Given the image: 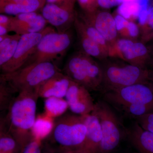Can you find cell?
Returning a JSON list of instances; mask_svg holds the SVG:
<instances>
[{
  "mask_svg": "<svg viewBox=\"0 0 153 153\" xmlns=\"http://www.w3.org/2000/svg\"><path fill=\"white\" fill-rule=\"evenodd\" d=\"M70 0H46V3H54V4H61L68 1Z\"/></svg>",
  "mask_w": 153,
  "mask_h": 153,
  "instance_id": "36",
  "label": "cell"
},
{
  "mask_svg": "<svg viewBox=\"0 0 153 153\" xmlns=\"http://www.w3.org/2000/svg\"><path fill=\"white\" fill-rule=\"evenodd\" d=\"M54 31H55V29L52 27H47L38 33L21 36L14 56L8 63L0 67L2 73L13 72L25 66L35 52L42 38L46 34Z\"/></svg>",
  "mask_w": 153,
  "mask_h": 153,
  "instance_id": "9",
  "label": "cell"
},
{
  "mask_svg": "<svg viewBox=\"0 0 153 153\" xmlns=\"http://www.w3.org/2000/svg\"><path fill=\"white\" fill-rule=\"evenodd\" d=\"M60 71L52 62L33 63L13 72L2 73L0 83L5 85L13 93L38 91L43 83Z\"/></svg>",
  "mask_w": 153,
  "mask_h": 153,
  "instance_id": "2",
  "label": "cell"
},
{
  "mask_svg": "<svg viewBox=\"0 0 153 153\" xmlns=\"http://www.w3.org/2000/svg\"><path fill=\"white\" fill-rule=\"evenodd\" d=\"M48 24L42 14L38 15L33 19L25 22L11 24L10 32H13L20 36L30 33H38L44 30Z\"/></svg>",
  "mask_w": 153,
  "mask_h": 153,
  "instance_id": "17",
  "label": "cell"
},
{
  "mask_svg": "<svg viewBox=\"0 0 153 153\" xmlns=\"http://www.w3.org/2000/svg\"><path fill=\"white\" fill-rule=\"evenodd\" d=\"M55 124L54 118L49 117L45 113L39 115L36 117L32 128L33 137L41 141V140L48 137L50 134Z\"/></svg>",
  "mask_w": 153,
  "mask_h": 153,
  "instance_id": "18",
  "label": "cell"
},
{
  "mask_svg": "<svg viewBox=\"0 0 153 153\" xmlns=\"http://www.w3.org/2000/svg\"><path fill=\"white\" fill-rule=\"evenodd\" d=\"M64 70L71 80L89 91L97 90L103 82V70L84 52H77L71 56Z\"/></svg>",
  "mask_w": 153,
  "mask_h": 153,
  "instance_id": "4",
  "label": "cell"
},
{
  "mask_svg": "<svg viewBox=\"0 0 153 153\" xmlns=\"http://www.w3.org/2000/svg\"><path fill=\"white\" fill-rule=\"evenodd\" d=\"M89 91L86 88L71 80L65 96L68 108L71 112L78 115H83L93 111L95 103Z\"/></svg>",
  "mask_w": 153,
  "mask_h": 153,
  "instance_id": "11",
  "label": "cell"
},
{
  "mask_svg": "<svg viewBox=\"0 0 153 153\" xmlns=\"http://www.w3.org/2000/svg\"><path fill=\"white\" fill-rule=\"evenodd\" d=\"M119 108L126 113L136 118L153 111V106L144 105H128Z\"/></svg>",
  "mask_w": 153,
  "mask_h": 153,
  "instance_id": "24",
  "label": "cell"
},
{
  "mask_svg": "<svg viewBox=\"0 0 153 153\" xmlns=\"http://www.w3.org/2000/svg\"><path fill=\"white\" fill-rule=\"evenodd\" d=\"M20 153H41V141L33 137L22 148Z\"/></svg>",
  "mask_w": 153,
  "mask_h": 153,
  "instance_id": "28",
  "label": "cell"
},
{
  "mask_svg": "<svg viewBox=\"0 0 153 153\" xmlns=\"http://www.w3.org/2000/svg\"><path fill=\"white\" fill-rule=\"evenodd\" d=\"M86 132V126L81 116L68 114L55 122L49 136L64 152L81 149L85 140Z\"/></svg>",
  "mask_w": 153,
  "mask_h": 153,
  "instance_id": "3",
  "label": "cell"
},
{
  "mask_svg": "<svg viewBox=\"0 0 153 153\" xmlns=\"http://www.w3.org/2000/svg\"><path fill=\"white\" fill-rule=\"evenodd\" d=\"M71 43V35L68 31L60 33L55 30L48 33L41 39L24 66L33 63H53L66 53Z\"/></svg>",
  "mask_w": 153,
  "mask_h": 153,
  "instance_id": "7",
  "label": "cell"
},
{
  "mask_svg": "<svg viewBox=\"0 0 153 153\" xmlns=\"http://www.w3.org/2000/svg\"><path fill=\"white\" fill-rule=\"evenodd\" d=\"M9 32H10V31L9 27L4 25H0V36L8 35V33Z\"/></svg>",
  "mask_w": 153,
  "mask_h": 153,
  "instance_id": "35",
  "label": "cell"
},
{
  "mask_svg": "<svg viewBox=\"0 0 153 153\" xmlns=\"http://www.w3.org/2000/svg\"><path fill=\"white\" fill-rule=\"evenodd\" d=\"M19 144L15 138L8 130L4 120L0 123V152L13 153Z\"/></svg>",
  "mask_w": 153,
  "mask_h": 153,
  "instance_id": "21",
  "label": "cell"
},
{
  "mask_svg": "<svg viewBox=\"0 0 153 153\" xmlns=\"http://www.w3.org/2000/svg\"><path fill=\"white\" fill-rule=\"evenodd\" d=\"M129 139L139 153H153V133L144 129L137 123L128 132Z\"/></svg>",
  "mask_w": 153,
  "mask_h": 153,
  "instance_id": "15",
  "label": "cell"
},
{
  "mask_svg": "<svg viewBox=\"0 0 153 153\" xmlns=\"http://www.w3.org/2000/svg\"><path fill=\"white\" fill-rule=\"evenodd\" d=\"M87 129L85 140L79 149L85 153H98L102 139V131L99 120L94 111L88 114L80 115Z\"/></svg>",
  "mask_w": 153,
  "mask_h": 153,
  "instance_id": "12",
  "label": "cell"
},
{
  "mask_svg": "<svg viewBox=\"0 0 153 153\" xmlns=\"http://www.w3.org/2000/svg\"><path fill=\"white\" fill-rule=\"evenodd\" d=\"M97 2L100 7L105 9L110 8L122 4L121 0H97Z\"/></svg>",
  "mask_w": 153,
  "mask_h": 153,
  "instance_id": "30",
  "label": "cell"
},
{
  "mask_svg": "<svg viewBox=\"0 0 153 153\" xmlns=\"http://www.w3.org/2000/svg\"><path fill=\"white\" fill-rule=\"evenodd\" d=\"M116 27L117 31H121L126 28L129 21L120 15H117L114 17Z\"/></svg>",
  "mask_w": 153,
  "mask_h": 153,
  "instance_id": "31",
  "label": "cell"
},
{
  "mask_svg": "<svg viewBox=\"0 0 153 153\" xmlns=\"http://www.w3.org/2000/svg\"><path fill=\"white\" fill-rule=\"evenodd\" d=\"M149 82H153L152 71L134 64L111 65L103 71V82L106 85L108 91Z\"/></svg>",
  "mask_w": 153,
  "mask_h": 153,
  "instance_id": "5",
  "label": "cell"
},
{
  "mask_svg": "<svg viewBox=\"0 0 153 153\" xmlns=\"http://www.w3.org/2000/svg\"><path fill=\"white\" fill-rule=\"evenodd\" d=\"M122 3L126 2H137L138 3L139 0H121Z\"/></svg>",
  "mask_w": 153,
  "mask_h": 153,
  "instance_id": "37",
  "label": "cell"
},
{
  "mask_svg": "<svg viewBox=\"0 0 153 153\" xmlns=\"http://www.w3.org/2000/svg\"><path fill=\"white\" fill-rule=\"evenodd\" d=\"M21 36L17 37L2 51H0V67L8 63L14 56Z\"/></svg>",
  "mask_w": 153,
  "mask_h": 153,
  "instance_id": "25",
  "label": "cell"
},
{
  "mask_svg": "<svg viewBox=\"0 0 153 153\" xmlns=\"http://www.w3.org/2000/svg\"><path fill=\"white\" fill-rule=\"evenodd\" d=\"M140 7L137 2H126L122 3L117 9L118 13L125 19H137Z\"/></svg>",
  "mask_w": 153,
  "mask_h": 153,
  "instance_id": "23",
  "label": "cell"
},
{
  "mask_svg": "<svg viewBox=\"0 0 153 153\" xmlns=\"http://www.w3.org/2000/svg\"><path fill=\"white\" fill-rule=\"evenodd\" d=\"M75 27L84 53L91 57L100 58L103 55L104 49L97 43L88 38L82 30L77 27Z\"/></svg>",
  "mask_w": 153,
  "mask_h": 153,
  "instance_id": "20",
  "label": "cell"
},
{
  "mask_svg": "<svg viewBox=\"0 0 153 153\" xmlns=\"http://www.w3.org/2000/svg\"><path fill=\"white\" fill-rule=\"evenodd\" d=\"M126 28L128 30V34L131 37L135 38L138 35L139 33L138 27L134 22H129Z\"/></svg>",
  "mask_w": 153,
  "mask_h": 153,
  "instance_id": "32",
  "label": "cell"
},
{
  "mask_svg": "<svg viewBox=\"0 0 153 153\" xmlns=\"http://www.w3.org/2000/svg\"><path fill=\"white\" fill-rule=\"evenodd\" d=\"M76 0L61 4L46 3L41 10L42 15L48 24L55 27L57 32H67L76 19L74 7Z\"/></svg>",
  "mask_w": 153,
  "mask_h": 153,
  "instance_id": "10",
  "label": "cell"
},
{
  "mask_svg": "<svg viewBox=\"0 0 153 153\" xmlns=\"http://www.w3.org/2000/svg\"><path fill=\"white\" fill-rule=\"evenodd\" d=\"M68 108V102L63 98L50 97L45 99L44 109L46 115L55 118L62 116Z\"/></svg>",
  "mask_w": 153,
  "mask_h": 153,
  "instance_id": "19",
  "label": "cell"
},
{
  "mask_svg": "<svg viewBox=\"0 0 153 153\" xmlns=\"http://www.w3.org/2000/svg\"><path fill=\"white\" fill-rule=\"evenodd\" d=\"M117 47L125 59L128 61H135L138 57H144L147 55L149 51L142 43L134 42L126 39L118 41Z\"/></svg>",
  "mask_w": 153,
  "mask_h": 153,
  "instance_id": "16",
  "label": "cell"
},
{
  "mask_svg": "<svg viewBox=\"0 0 153 153\" xmlns=\"http://www.w3.org/2000/svg\"><path fill=\"white\" fill-rule=\"evenodd\" d=\"M15 3L24 13L37 12L42 10L46 4V0H7Z\"/></svg>",
  "mask_w": 153,
  "mask_h": 153,
  "instance_id": "22",
  "label": "cell"
},
{
  "mask_svg": "<svg viewBox=\"0 0 153 153\" xmlns=\"http://www.w3.org/2000/svg\"><path fill=\"white\" fill-rule=\"evenodd\" d=\"M71 79L60 71L43 83L38 88L39 97L64 98L66 96Z\"/></svg>",
  "mask_w": 153,
  "mask_h": 153,
  "instance_id": "14",
  "label": "cell"
},
{
  "mask_svg": "<svg viewBox=\"0 0 153 153\" xmlns=\"http://www.w3.org/2000/svg\"><path fill=\"white\" fill-rule=\"evenodd\" d=\"M108 101L119 107L128 105L153 106V82H141L108 91Z\"/></svg>",
  "mask_w": 153,
  "mask_h": 153,
  "instance_id": "8",
  "label": "cell"
},
{
  "mask_svg": "<svg viewBox=\"0 0 153 153\" xmlns=\"http://www.w3.org/2000/svg\"><path fill=\"white\" fill-rule=\"evenodd\" d=\"M146 25H148L151 30H153V6L150 7L149 8Z\"/></svg>",
  "mask_w": 153,
  "mask_h": 153,
  "instance_id": "34",
  "label": "cell"
},
{
  "mask_svg": "<svg viewBox=\"0 0 153 153\" xmlns=\"http://www.w3.org/2000/svg\"><path fill=\"white\" fill-rule=\"evenodd\" d=\"M13 92L3 83H0V108L1 110L8 109L13 97Z\"/></svg>",
  "mask_w": 153,
  "mask_h": 153,
  "instance_id": "26",
  "label": "cell"
},
{
  "mask_svg": "<svg viewBox=\"0 0 153 153\" xmlns=\"http://www.w3.org/2000/svg\"><path fill=\"white\" fill-rule=\"evenodd\" d=\"M0 153H5L3 152H0Z\"/></svg>",
  "mask_w": 153,
  "mask_h": 153,
  "instance_id": "38",
  "label": "cell"
},
{
  "mask_svg": "<svg viewBox=\"0 0 153 153\" xmlns=\"http://www.w3.org/2000/svg\"><path fill=\"white\" fill-rule=\"evenodd\" d=\"M93 111L98 117L102 131V139L98 153L112 152L118 146L122 138L119 120L114 111L105 102H96Z\"/></svg>",
  "mask_w": 153,
  "mask_h": 153,
  "instance_id": "6",
  "label": "cell"
},
{
  "mask_svg": "<svg viewBox=\"0 0 153 153\" xmlns=\"http://www.w3.org/2000/svg\"><path fill=\"white\" fill-rule=\"evenodd\" d=\"M38 91H23L14 97L9 106L6 120L10 133L22 147L33 138L32 128L36 121Z\"/></svg>",
  "mask_w": 153,
  "mask_h": 153,
  "instance_id": "1",
  "label": "cell"
},
{
  "mask_svg": "<svg viewBox=\"0 0 153 153\" xmlns=\"http://www.w3.org/2000/svg\"><path fill=\"white\" fill-rule=\"evenodd\" d=\"M153 75V71H152Z\"/></svg>",
  "mask_w": 153,
  "mask_h": 153,
  "instance_id": "39",
  "label": "cell"
},
{
  "mask_svg": "<svg viewBox=\"0 0 153 153\" xmlns=\"http://www.w3.org/2000/svg\"><path fill=\"white\" fill-rule=\"evenodd\" d=\"M137 123L143 128L153 133V111L136 118Z\"/></svg>",
  "mask_w": 153,
  "mask_h": 153,
  "instance_id": "27",
  "label": "cell"
},
{
  "mask_svg": "<svg viewBox=\"0 0 153 153\" xmlns=\"http://www.w3.org/2000/svg\"><path fill=\"white\" fill-rule=\"evenodd\" d=\"M82 19L94 27L107 41H112L117 38V30L114 19L109 13H97L96 10L85 12Z\"/></svg>",
  "mask_w": 153,
  "mask_h": 153,
  "instance_id": "13",
  "label": "cell"
},
{
  "mask_svg": "<svg viewBox=\"0 0 153 153\" xmlns=\"http://www.w3.org/2000/svg\"><path fill=\"white\" fill-rule=\"evenodd\" d=\"M12 18V16H9L6 14H1L0 15V25L7 26L10 28Z\"/></svg>",
  "mask_w": 153,
  "mask_h": 153,
  "instance_id": "33",
  "label": "cell"
},
{
  "mask_svg": "<svg viewBox=\"0 0 153 153\" xmlns=\"http://www.w3.org/2000/svg\"><path fill=\"white\" fill-rule=\"evenodd\" d=\"M80 7L85 12H91L96 10L97 0H77Z\"/></svg>",
  "mask_w": 153,
  "mask_h": 153,
  "instance_id": "29",
  "label": "cell"
}]
</instances>
